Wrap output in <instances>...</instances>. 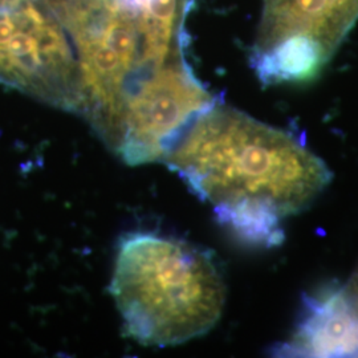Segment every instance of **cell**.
I'll list each match as a JSON object with an SVG mask.
<instances>
[{"label": "cell", "mask_w": 358, "mask_h": 358, "mask_svg": "<svg viewBox=\"0 0 358 358\" xmlns=\"http://www.w3.org/2000/svg\"><path fill=\"white\" fill-rule=\"evenodd\" d=\"M358 15V0H264L255 53L289 36H307L329 55Z\"/></svg>", "instance_id": "3"}, {"label": "cell", "mask_w": 358, "mask_h": 358, "mask_svg": "<svg viewBox=\"0 0 358 358\" xmlns=\"http://www.w3.org/2000/svg\"><path fill=\"white\" fill-rule=\"evenodd\" d=\"M110 292L124 328L143 345H177L220 319L226 287L214 257L186 241L131 232L115 254Z\"/></svg>", "instance_id": "2"}, {"label": "cell", "mask_w": 358, "mask_h": 358, "mask_svg": "<svg viewBox=\"0 0 358 358\" xmlns=\"http://www.w3.org/2000/svg\"><path fill=\"white\" fill-rule=\"evenodd\" d=\"M162 162L213 206L222 224L262 245L280 243L282 220L312 205L331 180L324 161L292 134L217 103Z\"/></svg>", "instance_id": "1"}, {"label": "cell", "mask_w": 358, "mask_h": 358, "mask_svg": "<svg viewBox=\"0 0 358 358\" xmlns=\"http://www.w3.org/2000/svg\"><path fill=\"white\" fill-rule=\"evenodd\" d=\"M340 291L345 300L346 307L358 325V267L350 275L348 282L344 285H340Z\"/></svg>", "instance_id": "5"}, {"label": "cell", "mask_w": 358, "mask_h": 358, "mask_svg": "<svg viewBox=\"0 0 358 358\" xmlns=\"http://www.w3.org/2000/svg\"><path fill=\"white\" fill-rule=\"evenodd\" d=\"M327 50L307 36H289L266 51L254 53V66L266 84L306 81L329 59Z\"/></svg>", "instance_id": "4"}]
</instances>
